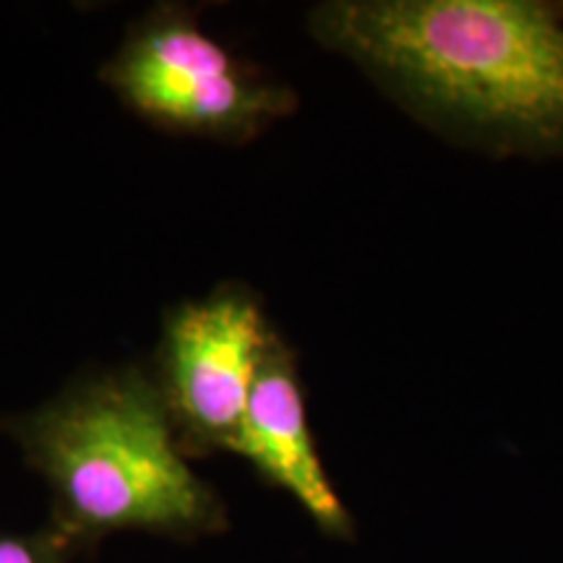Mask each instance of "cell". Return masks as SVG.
Masks as SVG:
<instances>
[{"label": "cell", "instance_id": "obj_4", "mask_svg": "<svg viewBox=\"0 0 563 563\" xmlns=\"http://www.w3.org/2000/svg\"><path fill=\"white\" fill-rule=\"evenodd\" d=\"M262 306L241 290L186 302L162 342V399L194 441L230 449L272 342Z\"/></svg>", "mask_w": 563, "mask_h": 563}, {"label": "cell", "instance_id": "obj_5", "mask_svg": "<svg viewBox=\"0 0 563 563\" xmlns=\"http://www.w3.org/2000/svg\"><path fill=\"white\" fill-rule=\"evenodd\" d=\"M230 452L243 454L269 481L292 493L321 527L332 532L344 530L347 511L323 473L308 428L295 357L277 334L264 352Z\"/></svg>", "mask_w": 563, "mask_h": 563}, {"label": "cell", "instance_id": "obj_3", "mask_svg": "<svg viewBox=\"0 0 563 563\" xmlns=\"http://www.w3.org/2000/svg\"><path fill=\"white\" fill-rule=\"evenodd\" d=\"M102 76L146 121L207 139H253L295 110L292 89L245 66L175 9L141 21Z\"/></svg>", "mask_w": 563, "mask_h": 563}, {"label": "cell", "instance_id": "obj_6", "mask_svg": "<svg viewBox=\"0 0 563 563\" xmlns=\"http://www.w3.org/2000/svg\"><path fill=\"white\" fill-rule=\"evenodd\" d=\"M0 563H45V559L26 540L0 538Z\"/></svg>", "mask_w": 563, "mask_h": 563}, {"label": "cell", "instance_id": "obj_1", "mask_svg": "<svg viewBox=\"0 0 563 563\" xmlns=\"http://www.w3.org/2000/svg\"><path fill=\"white\" fill-rule=\"evenodd\" d=\"M311 34L402 108L493 152L563 154V11L538 0H332Z\"/></svg>", "mask_w": 563, "mask_h": 563}, {"label": "cell", "instance_id": "obj_2", "mask_svg": "<svg viewBox=\"0 0 563 563\" xmlns=\"http://www.w3.org/2000/svg\"><path fill=\"white\" fill-rule=\"evenodd\" d=\"M19 439L66 509L97 530H188L214 501L188 462L159 386L118 371L70 386L19 420Z\"/></svg>", "mask_w": 563, "mask_h": 563}]
</instances>
